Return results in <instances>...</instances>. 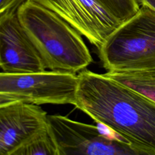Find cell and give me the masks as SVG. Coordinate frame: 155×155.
<instances>
[{"mask_svg":"<svg viewBox=\"0 0 155 155\" xmlns=\"http://www.w3.org/2000/svg\"><path fill=\"white\" fill-rule=\"evenodd\" d=\"M73 105L143 154L155 155V102L87 68L78 74Z\"/></svg>","mask_w":155,"mask_h":155,"instance_id":"1","label":"cell"},{"mask_svg":"<svg viewBox=\"0 0 155 155\" xmlns=\"http://www.w3.org/2000/svg\"><path fill=\"white\" fill-rule=\"evenodd\" d=\"M17 14L46 69L76 74L93 61L82 35L51 10L25 0Z\"/></svg>","mask_w":155,"mask_h":155,"instance_id":"2","label":"cell"},{"mask_svg":"<svg viewBox=\"0 0 155 155\" xmlns=\"http://www.w3.org/2000/svg\"><path fill=\"white\" fill-rule=\"evenodd\" d=\"M98 50L107 71L155 68V11L140 6L136 14L116 29Z\"/></svg>","mask_w":155,"mask_h":155,"instance_id":"3","label":"cell"},{"mask_svg":"<svg viewBox=\"0 0 155 155\" xmlns=\"http://www.w3.org/2000/svg\"><path fill=\"white\" fill-rule=\"evenodd\" d=\"M47 125L59 155H140L123 139L113 138L94 126L59 114L47 115Z\"/></svg>","mask_w":155,"mask_h":155,"instance_id":"4","label":"cell"},{"mask_svg":"<svg viewBox=\"0 0 155 155\" xmlns=\"http://www.w3.org/2000/svg\"><path fill=\"white\" fill-rule=\"evenodd\" d=\"M77 74L52 70L32 73L0 72V92L36 105L73 104Z\"/></svg>","mask_w":155,"mask_h":155,"instance_id":"5","label":"cell"},{"mask_svg":"<svg viewBox=\"0 0 155 155\" xmlns=\"http://www.w3.org/2000/svg\"><path fill=\"white\" fill-rule=\"evenodd\" d=\"M51 10L97 48L122 23L96 0H33Z\"/></svg>","mask_w":155,"mask_h":155,"instance_id":"6","label":"cell"},{"mask_svg":"<svg viewBox=\"0 0 155 155\" xmlns=\"http://www.w3.org/2000/svg\"><path fill=\"white\" fill-rule=\"evenodd\" d=\"M13 10L0 19V68L5 73L42 71L45 67Z\"/></svg>","mask_w":155,"mask_h":155,"instance_id":"7","label":"cell"},{"mask_svg":"<svg viewBox=\"0 0 155 155\" xmlns=\"http://www.w3.org/2000/svg\"><path fill=\"white\" fill-rule=\"evenodd\" d=\"M47 115L39 105L24 102L0 108V155H13L47 125Z\"/></svg>","mask_w":155,"mask_h":155,"instance_id":"8","label":"cell"},{"mask_svg":"<svg viewBox=\"0 0 155 155\" xmlns=\"http://www.w3.org/2000/svg\"><path fill=\"white\" fill-rule=\"evenodd\" d=\"M104 74L155 102V68L136 70L108 71Z\"/></svg>","mask_w":155,"mask_h":155,"instance_id":"9","label":"cell"},{"mask_svg":"<svg viewBox=\"0 0 155 155\" xmlns=\"http://www.w3.org/2000/svg\"><path fill=\"white\" fill-rule=\"evenodd\" d=\"M13 155H59L57 143L47 124L32 136Z\"/></svg>","mask_w":155,"mask_h":155,"instance_id":"10","label":"cell"},{"mask_svg":"<svg viewBox=\"0 0 155 155\" xmlns=\"http://www.w3.org/2000/svg\"><path fill=\"white\" fill-rule=\"evenodd\" d=\"M110 13L124 23L140 9L137 0H96Z\"/></svg>","mask_w":155,"mask_h":155,"instance_id":"11","label":"cell"},{"mask_svg":"<svg viewBox=\"0 0 155 155\" xmlns=\"http://www.w3.org/2000/svg\"><path fill=\"white\" fill-rule=\"evenodd\" d=\"M25 0H0V19L9 12L18 9Z\"/></svg>","mask_w":155,"mask_h":155,"instance_id":"12","label":"cell"},{"mask_svg":"<svg viewBox=\"0 0 155 155\" xmlns=\"http://www.w3.org/2000/svg\"><path fill=\"white\" fill-rule=\"evenodd\" d=\"M19 102L24 101L16 96L0 92V108Z\"/></svg>","mask_w":155,"mask_h":155,"instance_id":"13","label":"cell"},{"mask_svg":"<svg viewBox=\"0 0 155 155\" xmlns=\"http://www.w3.org/2000/svg\"><path fill=\"white\" fill-rule=\"evenodd\" d=\"M140 6H146L155 11V0H137Z\"/></svg>","mask_w":155,"mask_h":155,"instance_id":"14","label":"cell"}]
</instances>
